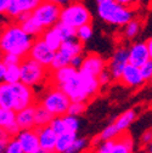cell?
Here are the masks:
<instances>
[{"instance_id":"484cf974","label":"cell","mask_w":152,"mask_h":153,"mask_svg":"<svg viewBox=\"0 0 152 153\" xmlns=\"http://www.w3.org/2000/svg\"><path fill=\"white\" fill-rule=\"evenodd\" d=\"M52 116L42 106L35 103V109H34V123H35V129L37 128H43L48 126L50 122L52 120Z\"/></svg>"},{"instance_id":"5b68a950","label":"cell","mask_w":152,"mask_h":153,"mask_svg":"<svg viewBox=\"0 0 152 153\" xmlns=\"http://www.w3.org/2000/svg\"><path fill=\"white\" fill-rule=\"evenodd\" d=\"M91 12L82 1H73L61 9L60 22L77 29L85 25H91Z\"/></svg>"},{"instance_id":"1f68e13d","label":"cell","mask_w":152,"mask_h":153,"mask_svg":"<svg viewBox=\"0 0 152 153\" xmlns=\"http://www.w3.org/2000/svg\"><path fill=\"white\" fill-rule=\"evenodd\" d=\"M75 33H77V40L80 42L82 44H84L91 39L94 29H92L91 25H85V26H82L75 29Z\"/></svg>"},{"instance_id":"ac0fdd59","label":"cell","mask_w":152,"mask_h":153,"mask_svg":"<svg viewBox=\"0 0 152 153\" xmlns=\"http://www.w3.org/2000/svg\"><path fill=\"white\" fill-rule=\"evenodd\" d=\"M78 73L77 69H74L71 66L67 67H62L55 71H50V75H49V84L61 88L63 84H66L68 80H71L73 76Z\"/></svg>"},{"instance_id":"f1b7e54d","label":"cell","mask_w":152,"mask_h":153,"mask_svg":"<svg viewBox=\"0 0 152 153\" xmlns=\"http://www.w3.org/2000/svg\"><path fill=\"white\" fill-rule=\"evenodd\" d=\"M119 135H122V134L119 132V130L117 129L116 124L112 123L110 125H107L101 132L100 135L96 137V142H101V141H112V140H116Z\"/></svg>"},{"instance_id":"7402d4cb","label":"cell","mask_w":152,"mask_h":153,"mask_svg":"<svg viewBox=\"0 0 152 153\" xmlns=\"http://www.w3.org/2000/svg\"><path fill=\"white\" fill-rule=\"evenodd\" d=\"M133 151H134V141L128 134H122L116 140H113L111 153H133Z\"/></svg>"},{"instance_id":"11a10c76","label":"cell","mask_w":152,"mask_h":153,"mask_svg":"<svg viewBox=\"0 0 152 153\" xmlns=\"http://www.w3.org/2000/svg\"><path fill=\"white\" fill-rule=\"evenodd\" d=\"M151 82H152V79H151Z\"/></svg>"},{"instance_id":"60d3db41","label":"cell","mask_w":152,"mask_h":153,"mask_svg":"<svg viewBox=\"0 0 152 153\" xmlns=\"http://www.w3.org/2000/svg\"><path fill=\"white\" fill-rule=\"evenodd\" d=\"M111 80H112V76H111V74H110V72H108L107 69L102 71V72L98 75V82H99L100 86H102V85H107Z\"/></svg>"},{"instance_id":"4dcf8cb0","label":"cell","mask_w":152,"mask_h":153,"mask_svg":"<svg viewBox=\"0 0 152 153\" xmlns=\"http://www.w3.org/2000/svg\"><path fill=\"white\" fill-rule=\"evenodd\" d=\"M4 82L12 85L21 82V69L20 65L17 66H7L4 74Z\"/></svg>"},{"instance_id":"603a6c76","label":"cell","mask_w":152,"mask_h":153,"mask_svg":"<svg viewBox=\"0 0 152 153\" xmlns=\"http://www.w3.org/2000/svg\"><path fill=\"white\" fill-rule=\"evenodd\" d=\"M40 39L45 43V45L52 50L54 52H56L62 45V40H61V38L59 35V33L56 32V29L52 27V28H49V29H45L43 32V34L39 36Z\"/></svg>"},{"instance_id":"8992f818","label":"cell","mask_w":152,"mask_h":153,"mask_svg":"<svg viewBox=\"0 0 152 153\" xmlns=\"http://www.w3.org/2000/svg\"><path fill=\"white\" fill-rule=\"evenodd\" d=\"M21 69V83L29 88H35L44 84L50 75V69L39 65L38 62L25 57L20 63Z\"/></svg>"},{"instance_id":"d590c367","label":"cell","mask_w":152,"mask_h":153,"mask_svg":"<svg viewBox=\"0 0 152 153\" xmlns=\"http://www.w3.org/2000/svg\"><path fill=\"white\" fill-rule=\"evenodd\" d=\"M49 126L54 130V132H55L57 136L67 131V130H66V126H65V123H63L62 117H55V118H52V120L50 122Z\"/></svg>"},{"instance_id":"c3c4849f","label":"cell","mask_w":152,"mask_h":153,"mask_svg":"<svg viewBox=\"0 0 152 153\" xmlns=\"http://www.w3.org/2000/svg\"><path fill=\"white\" fill-rule=\"evenodd\" d=\"M146 46H147V50H148V53H150V59L152 60V36L146 42Z\"/></svg>"},{"instance_id":"4fadbf2b","label":"cell","mask_w":152,"mask_h":153,"mask_svg":"<svg viewBox=\"0 0 152 153\" xmlns=\"http://www.w3.org/2000/svg\"><path fill=\"white\" fill-rule=\"evenodd\" d=\"M25 153H34L39 149V139H38L37 129L21 130L16 136Z\"/></svg>"},{"instance_id":"7dc6e473","label":"cell","mask_w":152,"mask_h":153,"mask_svg":"<svg viewBox=\"0 0 152 153\" xmlns=\"http://www.w3.org/2000/svg\"><path fill=\"white\" fill-rule=\"evenodd\" d=\"M5 69H6V66L0 62V84H1L4 82V74H5Z\"/></svg>"},{"instance_id":"44dd1931","label":"cell","mask_w":152,"mask_h":153,"mask_svg":"<svg viewBox=\"0 0 152 153\" xmlns=\"http://www.w3.org/2000/svg\"><path fill=\"white\" fill-rule=\"evenodd\" d=\"M0 108L15 111V94L12 85L5 82L0 84Z\"/></svg>"},{"instance_id":"ab89813d","label":"cell","mask_w":152,"mask_h":153,"mask_svg":"<svg viewBox=\"0 0 152 153\" xmlns=\"http://www.w3.org/2000/svg\"><path fill=\"white\" fill-rule=\"evenodd\" d=\"M140 72H141V75H142L145 82L152 79V60L151 59L144 66L140 67Z\"/></svg>"},{"instance_id":"7c38bea8","label":"cell","mask_w":152,"mask_h":153,"mask_svg":"<svg viewBox=\"0 0 152 153\" xmlns=\"http://www.w3.org/2000/svg\"><path fill=\"white\" fill-rule=\"evenodd\" d=\"M44 0H10L7 16L18 20L21 16L31 15Z\"/></svg>"},{"instance_id":"816d5d0a","label":"cell","mask_w":152,"mask_h":153,"mask_svg":"<svg viewBox=\"0 0 152 153\" xmlns=\"http://www.w3.org/2000/svg\"><path fill=\"white\" fill-rule=\"evenodd\" d=\"M34 153H49V152H46V151H44V149H42V148H39L37 152H34Z\"/></svg>"},{"instance_id":"2e32d148","label":"cell","mask_w":152,"mask_h":153,"mask_svg":"<svg viewBox=\"0 0 152 153\" xmlns=\"http://www.w3.org/2000/svg\"><path fill=\"white\" fill-rule=\"evenodd\" d=\"M118 82H121L124 86H129V88H138L145 83L141 75V72H140V68L133 65H128L123 69Z\"/></svg>"},{"instance_id":"8d00e7d4","label":"cell","mask_w":152,"mask_h":153,"mask_svg":"<svg viewBox=\"0 0 152 153\" xmlns=\"http://www.w3.org/2000/svg\"><path fill=\"white\" fill-rule=\"evenodd\" d=\"M4 153H25L16 137H11L4 148Z\"/></svg>"},{"instance_id":"836d02e7","label":"cell","mask_w":152,"mask_h":153,"mask_svg":"<svg viewBox=\"0 0 152 153\" xmlns=\"http://www.w3.org/2000/svg\"><path fill=\"white\" fill-rule=\"evenodd\" d=\"M86 109V105L85 102H79V101H71V105L68 107V112L67 114H69V116L72 117H79L82 116V114L85 112Z\"/></svg>"},{"instance_id":"e575fe53","label":"cell","mask_w":152,"mask_h":153,"mask_svg":"<svg viewBox=\"0 0 152 153\" xmlns=\"http://www.w3.org/2000/svg\"><path fill=\"white\" fill-rule=\"evenodd\" d=\"M88 143L89 142H88L86 139H84V137H77V139H75V141L73 142V145L65 153H80V152H83L84 149L88 148Z\"/></svg>"},{"instance_id":"e0dca14e","label":"cell","mask_w":152,"mask_h":153,"mask_svg":"<svg viewBox=\"0 0 152 153\" xmlns=\"http://www.w3.org/2000/svg\"><path fill=\"white\" fill-rule=\"evenodd\" d=\"M38 139H39V147L49 153H55V146L57 135L54 132V130L48 125L43 128H37Z\"/></svg>"},{"instance_id":"bcb514c9","label":"cell","mask_w":152,"mask_h":153,"mask_svg":"<svg viewBox=\"0 0 152 153\" xmlns=\"http://www.w3.org/2000/svg\"><path fill=\"white\" fill-rule=\"evenodd\" d=\"M48 1H50V3H52L55 5H57V6H60L62 9V7L67 6L68 4H71L72 0H48Z\"/></svg>"},{"instance_id":"ba28073f","label":"cell","mask_w":152,"mask_h":153,"mask_svg":"<svg viewBox=\"0 0 152 153\" xmlns=\"http://www.w3.org/2000/svg\"><path fill=\"white\" fill-rule=\"evenodd\" d=\"M83 50H84L83 44L80 42H78L77 39L75 40H69V42H63L61 48L55 52L50 71H55V69L69 66L71 60L73 59L74 56L82 55Z\"/></svg>"},{"instance_id":"d6a6232c","label":"cell","mask_w":152,"mask_h":153,"mask_svg":"<svg viewBox=\"0 0 152 153\" xmlns=\"http://www.w3.org/2000/svg\"><path fill=\"white\" fill-rule=\"evenodd\" d=\"M62 119H63L66 130H67L68 132L77 134V131H78L79 128H80V120H79V118L72 117V116H69V114H66V116L62 117Z\"/></svg>"},{"instance_id":"d4e9b609","label":"cell","mask_w":152,"mask_h":153,"mask_svg":"<svg viewBox=\"0 0 152 153\" xmlns=\"http://www.w3.org/2000/svg\"><path fill=\"white\" fill-rule=\"evenodd\" d=\"M135 118H136L135 111L134 109H128L124 113H122L113 123L116 124V126H117V129L119 130L121 134H124L128 130V128L133 124V122L135 120Z\"/></svg>"},{"instance_id":"277c9868","label":"cell","mask_w":152,"mask_h":153,"mask_svg":"<svg viewBox=\"0 0 152 153\" xmlns=\"http://www.w3.org/2000/svg\"><path fill=\"white\" fill-rule=\"evenodd\" d=\"M98 15L104 22L108 25L124 27L134 18V10L122 6L111 0L98 5Z\"/></svg>"},{"instance_id":"b9f144b4","label":"cell","mask_w":152,"mask_h":153,"mask_svg":"<svg viewBox=\"0 0 152 153\" xmlns=\"http://www.w3.org/2000/svg\"><path fill=\"white\" fill-rule=\"evenodd\" d=\"M83 61H84V56H83V55H79V56H74L73 59L71 60V62H69V66H71V67H73L74 69L79 71V69L82 68Z\"/></svg>"},{"instance_id":"ffe728a7","label":"cell","mask_w":152,"mask_h":153,"mask_svg":"<svg viewBox=\"0 0 152 153\" xmlns=\"http://www.w3.org/2000/svg\"><path fill=\"white\" fill-rule=\"evenodd\" d=\"M34 109L35 105L28 108H25L22 111L16 112V124L20 128V130H29L35 129L34 123Z\"/></svg>"},{"instance_id":"52a82bcc","label":"cell","mask_w":152,"mask_h":153,"mask_svg":"<svg viewBox=\"0 0 152 153\" xmlns=\"http://www.w3.org/2000/svg\"><path fill=\"white\" fill-rule=\"evenodd\" d=\"M60 12H61L60 6L48 1V0H44L31 13V17L43 30H45L55 27L60 22Z\"/></svg>"},{"instance_id":"8fae6325","label":"cell","mask_w":152,"mask_h":153,"mask_svg":"<svg viewBox=\"0 0 152 153\" xmlns=\"http://www.w3.org/2000/svg\"><path fill=\"white\" fill-rule=\"evenodd\" d=\"M129 65L128 49L125 46H118L107 63V71L110 72L112 79L118 80L123 69Z\"/></svg>"},{"instance_id":"ee69618b","label":"cell","mask_w":152,"mask_h":153,"mask_svg":"<svg viewBox=\"0 0 152 153\" xmlns=\"http://www.w3.org/2000/svg\"><path fill=\"white\" fill-rule=\"evenodd\" d=\"M140 141H141V145L144 146H148L152 143V130H147L145 131L141 137H140Z\"/></svg>"},{"instance_id":"9c48e42d","label":"cell","mask_w":152,"mask_h":153,"mask_svg":"<svg viewBox=\"0 0 152 153\" xmlns=\"http://www.w3.org/2000/svg\"><path fill=\"white\" fill-rule=\"evenodd\" d=\"M54 56H55V52L45 45V43L40 38H35L27 57H29L31 60L38 62L39 65L46 68H50L52 60H54Z\"/></svg>"},{"instance_id":"f35d334b","label":"cell","mask_w":152,"mask_h":153,"mask_svg":"<svg viewBox=\"0 0 152 153\" xmlns=\"http://www.w3.org/2000/svg\"><path fill=\"white\" fill-rule=\"evenodd\" d=\"M113 146V140L112 141H101L98 142L96 147H95L94 153H111Z\"/></svg>"},{"instance_id":"3957f363","label":"cell","mask_w":152,"mask_h":153,"mask_svg":"<svg viewBox=\"0 0 152 153\" xmlns=\"http://www.w3.org/2000/svg\"><path fill=\"white\" fill-rule=\"evenodd\" d=\"M38 105L45 108L54 118L63 117L68 112L71 100L60 88L50 85L40 95L39 100H38Z\"/></svg>"},{"instance_id":"30bf717a","label":"cell","mask_w":152,"mask_h":153,"mask_svg":"<svg viewBox=\"0 0 152 153\" xmlns=\"http://www.w3.org/2000/svg\"><path fill=\"white\" fill-rule=\"evenodd\" d=\"M12 90L15 94V112L35 105V92L32 88L20 82L17 84H12Z\"/></svg>"},{"instance_id":"74e56055","label":"cell","mask_w":152,"mask_h":153,"mask_svg":"<svg viewBox=\"0 0 152 153\" xmlns=\"http://www.w3.org/2000/svg\"><path fill=\"white\" fill-rule=\"evenodd\" d=\"M23 59H21V57H18L16 55H12V53H4L3 56V63L7 67V66H17V65H20L21 61Z\"/></svg>"},{"instance_id":"83f0119b","label":"cell","mask_w":152,"mask_h":153,"mask_svg":"<svg viewBox=\"0 0 152 153\" xmlns=\"http://www.w3.org/2000/svg\"><path fill=\"white\" fill-rule=\"evenodd\" d=\"M141 27H142V23L140 20H138V18H133V20L127 23L123 28V36L125 38V39H134V38H136L141 30Z\"/></svg>"},{"instance_id":"f5cc1de1","label":"cell","mask_w":152,"mask_h":153,"mask_svg":"<svg viewBox=\"0 0 152 153\" xmlns=\"http://www.w3.org/2000/svg\"><path fill=\"white\" fill-rule=\"evenodd\" d=\"M3 56H4V53H3V51H1V50H0V62L3 61Z\"/></svg>"},{"instance_id":"9a60e30c","label":"cell","mask_w":152,"mask_h":153,"mask_svg":"<svg viewBox=\"0 0 152 153\" xmlns=\"http://www.w3.org/2000/svg\"><path fill=\"white\" fill-rule=\"evenodd\" d=\"M129 65H133L138 68L144 66L150 60V53L146 46V43H134L128 49Z\"/></svg>"},{"instance_id":"db71d44e","label":"cell","mask_w":152,"mask_h":153,"mask_svg":"<svg viewBox=\"0 0 152 153\" xmlns=\"http://www.w3.org/2000/svg\"><path fill=\"white\" fill-rule=\"evenodd\" d=\"M3 152H4V149H3V148H0V153H3Z\"/></svg>"},{"instance_id":"6da1fadb","label":"cell","mask_w":152,"mask_h":153,"mask_svg":"<svg viewBox=\"0 0 152 153\" xmlns=\"http://www.w3.org/2000/svg\"><path fill=\"white\" fill-rule=\"evenodd\" d=\"M34 38L28 35L18 23L5 25L0 30V50L3 53H12L21 59L28 56Z\"/></svg>"},{"instance_id":"5bb4252c","label":"cell","mask_w":152,"mask_h":153,"mask_svg":"<svg viewBox=\"0 0 152 153\" xmlns=\"http://www.w3.org/2000/svg\"><path fill=\"white\" fill-rule=\"evenodd\" d=\"M107 67V63L106 61L102 59V57L98 53H88L86 56H84V61H83V65H82V68L79 71H83L85 73H89L94 76H96L105 71Z\"/></svg>"},{"instance_id":"f546056e","label":"cell","mask_w":152,"mask_h":153,"mask_svg":"<svg viewBox=\"0 0 152 153\" xmlns=\"http://www.w3.org/2000/svg\"><path fill=\"white\" fill-rule=\"evenodd\" d=\"M54 28L56 29V32L59 33L62 43L63 42H69V40H75V39H77V33H75V29L72 28V27H69V26H67V25H63V23L59 22Z\"/></svg>"},{"instance_id":"f6af8a7d","label":"cell","mask_w":152,"mask_h":153,"mask_svg":"<svg viewBox=\"0 0 152 153\" xmlns=\"http://www.w3.org/2000/svg\"><path fill=\"white\" fill-rule=\"evenodd\" d=\"M10 5V0H0V15H6Z\"/></svg>"},{"instance_id":"7bdbcfd3","label":"cell","mask_w":152,"mask_h":153,"mask_svg":"<svg viewBox=\"0 0 152 153\" xmlns=\"http://www.w3.org/2000/svg\"><path fill=\"white\" fill-rule=\"evenodd\" d=\"M113 1H116L117 4H119L122 6H125V7H129L131 10H134L138 6L140 0H113Z\"/></svg>"},{"instance_id":"4316f807","label":"cell","mask_w":152,"mask_h":153,"mask_svg":"<svg viewBox=\"0 0 152 153\" xmlns=\"http://www.w3.org/2000/svg\"><path fill=\"white\" fill-rule=\"evenodd\" d=\"M18 25L21 26V28L28 34V35H31V36H33L34 39L35 38H39L42 34H43V29L38 26L33 20H32V17H31V15L27 17V18H25L23 21H21V22H17Z\"/></svg>"},{"instance_id":"7a4b0ae2","label":"cell","mask_w":152,"mask_h":153,"mask_svg":"<svg viewBox=\"0 0 152 153\" xmlns=\"http://www.w3.org/2000/svg\"><path fill=\"white\" fill-rule=\"evenodd\" d=\"M71 101L86 102L92 99L100 90L98 78L83 71H78L71 80L60 88Z\"/></svg>"},{"instance_id":"f907efd6","label":"cell","mask_w":152,"mask_h":153,"mask_svg":"<svg viewBox=\"0 0 152 153\" xmlns=\"http://www.w3.org/2000/svg\"><path fill=\"white\" fill-rule=\"evenodd\" d=\"M147 153H152V143L147 146Z\"/></svg>"},{"instance_id":"cb8c5ba5","label":"cell","mask_w":152,"mask_h":153,"mask_svg":"<svg viewBox=\"0 0 152 153\" xmlns=\"http://www.w3.org/2000/svg\"><path fill=\"white\" fill-rule=\"evenodd\" d=\"M77 139V134L72 132H63L57 136L56 140V146H55V153H65L68 151V148L73 145V142Z\"/></svg>"},{"instance_id":"d6986e66","label":"cell","mask_w":152,"mask_h":153,"mask_svg":"<svg viewBox=\"0 0 152 153\" xmlns=\"http://www.w3.org/2000/svg\"><path fill=\"white\" fill-rule=\"evenodd\" d=\"M0 128L4 129L11 137H16L20 132V128L16 124V112L0 108Z\"/></svg>"},{"instance_id":"681fc988","label":"cell","mask_w":152,"mask_h":153,"mask_svg":"<svg viewBox=\"0 0 152 153\" xmlns=\"http://www.w3.org/2000/svg\"><path fill=\"white\" fill-rule=\"evenodd\" d=\"M95 1H96V4H98V5H100V4H104V3L111 1V0H95Z\"/></svg>"}]
</instances>
